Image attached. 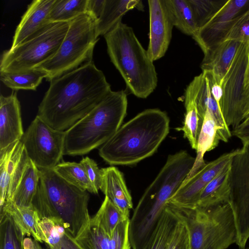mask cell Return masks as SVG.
Here are the masks:
<instances>
[{"mask_svg":"<svg viewBox=\"0 0 249 249\" xmlns=\"http://www.w3.org/2000/svg\"><path fill=\"white\" fill-rule=\"evenodd\" d=\"M111 90L103 71L89 62L50 81L36 116L53 129L66 131Z\"/></svg>","mask_w":249,"mask_h":249,"instance_id":"obj_1","label":"cell"},{"mask_svg":"<svg viewBox=\"0 0 249 249\" xmlns=\"http://www.w3.org/2000/svg\"><path fill=\"white\" fill-rule=\"evenodd\" d=\"M195 158L181 150L169 155L165 164L148 187L130 219L129 236L132 249H143L162 215L166 204L186 179Z\"/></svg>","mask_w":249,"mask_h":249,"instance_id":"obj_2","label":"cell"},{"mask_svg":"<svg viewBox=\"0 0 249 249\" xmlns=\"http://www.w3.org/2000/svg\"><path fill=\"white\" fill-rule=\"evenodd\" d=\"M167 114L147 109L124 124L99 150L100 156L110 165H128L152 155L169 132Z\"/></svg>","mask_w":249,"mask_h":249,"instance_id":"obj_3","label":"cell"},{"mask_svg":"<svg viewBox=\"0 0 249 249\" xmlns=\"http://www.w3.org/2000/svg\"><path fill=\"white\" fill-rule=\"evenodd\" d=\"M39 170L40 179L33 206L40 218L54 217L61 219L66 230L77 239L91 219L88 192L68 182L53 169Z\"/></svg>","mask_w":249,"mask_h":249,"instance_id":"obj_4","label":"cell"},{"mask_svg":"<svg viewBox=\"0 0 249 249\" xmlns=\"http://www.w3.org/2000/svg\"><path fill=\"white\" fill-rule=\"evenodd\" d=\"M104 37L110 60L127 89L137 97L147 98L157 86V74L132 28L121 21Z\"/></svg>","mask_w":249,"mask_h":249,"instance_id":"obj_5","label":"cell"},{"mask_svg":"<svg viewBox=\"0 0 249 249\" xmlns=\"http://www.w3.org/2000/svg\"><path fill=\"white\" fill-rule=\"evenodd\" d=\"M125 91L111 90L89 113L65 131L64 155H85L101 146L121 127L126 114Z\"/></svg>","mask_w":249,"mask_h":249,"instance_id":"obj_6","label":"cell"},{"mask_svg":"<svg viewBox=\"0 0 249 249\" xmlns=\"http://www.w3.org/2000/svg\"><path fill=\"white\" fill-rule=\"evenodd\" d=\"M167 205L186 225L190 249H227L236 243L237 229L229 203L209 207L187 208Z\"/></svg>","mask_w":249,"mask_h":249,"instance_id":"obj_7","label":"cell"},{"mask_svg":"<svg viewBox=\"0 0 249 249\" xmlns=\"http://www.w3.org/2000/svg\"><path fill=\"white\" fill-rule=\"evenodd\" d=\"M98 40L95 21L86 13L82 14L69 22L68 31L54 55L36 68L44 71L50 82L92 61Z\"/></svg>","mask_w":249,"mask_h":249,"instance_id":"obj_8","label":"cell"},{"mask_svg":"<svg viewBox=\"0 0 249 249\" xmlns=\"http://www.w3.org/2000/svg\"><path fill=\"white\" fill-rule=\"evenodd\" d=\"M69 27V22H51L41 32L18 46L5 51L0 72L16 73L34 69L53 57Z\"/></svg>","mask_w":249,"mask_h":249,"instance_id":"obj_9","label":"cell"},{"mask_svg":"<svg viewBox=\"0 0 249 249\" xmlns=\"http://www.w3.org/2000/svg\"><path fill=\"white\" fill-rule=\"evenodd\" d=\"M230 185L229 203L237 233L235 244L240 249H245L249 239V144L243 145L231 160Z\"/></svg>","mask_w":249,"mask_h":249,"instance_id":"obj_10","label":"cell"},{"mask_svg":"<svg viewBox=\"0 0 249 249\" xmlns=\"http://www.w3.org/2000/svg\"><path fill=\"white\" fill-rule=\"evenodd\" d=\"M65 131L55 130L36 116L20 139L39 169H53L64 155Z\"/></svg>","mask_w":249,"mask_h":249,"instance_id":"obj_11","label":"cell"},{"mask_svg":"<svg viewBox=\"0 0 249 249\" xmlns=\"http://www.w3.org/2000/svg\"><path fill=\"white\" fill-rule=\"evenodd\" d=\"M249 60V43H240L221 84L220 109L227 126L232 129L238 125L239 108Z\"/></svg>","mask_w":249,"mask_h":249,"instance_id":"obj_12","label":"cell"},{"mask_svg":"<svg viewBox=\"0 0 249 249\" xmlns=\"http://www.w3.org/2000/svg\"><path fill=\"white\" fill-rule=\"evenodd\" d=\"M239 149L224 153L205 165L191 178L184 180L168 202L184 208H195L206 186L228 164Z\"/></svg>","mask_w":249,"mask_h":249,"instance_id":"obj_13","label":"cell"},{"mask_svg":"<svg viewBox=\"0 0 249 249\" xmlns=\"http://www.w3.org/2000/svg\"><path fill=\"white\" fill-rule=\"evenodd\" d=\"M249 5V0L225 1L212 18L193 37L206 56L210 48L221 41L236 17Z\"/></svg>","mask_w":249,"mask_h":249,"instance_id":"obj_14","label":"cell"},{"mask_svg":"<svg viewBox=\"0 0 249 249\" xmlns=\"http://www.w3.org/2000/svg\"><path fill=\"white\" fill-rule=\"evenodd\" d=\"M149 12V44L147 52L152 61L165 54L174 26L165 0L148 1Z\"/></svg>","mask_w":249,"mask_h":249,"instance_id":"obj_15","label":"cell"},{"mask_svg":"<svg viewBox=\"0 0 249 249\" xmlns=\"http://www.w3.org/2000/svg\"><path fill=\"white\" fill-rule=\"evenodd\" d=\"M194 95L196 103L200 122L202 125L206 109L208 108L215 118L221 132V141L227 142L231 133L227 126L220 107L211 92V83L209 76L202 72L194 77L186 89Z\"/></svg>","mask_w":249,"mask_h":249,"instance_id":"obj_16","label":"cell"},{"mask_svg":"<svg viewBox=\"0 0 249 249\" xmlns=\"http://www.w3.org/2000/svg\"><path fill=\"white\" fill-rule=\"evenodd\" d=\"M55 0H35L28 6L18 25L11 48L34 36L51 22L48 18Z\"/></svg>","mask_w":249,"mask_h":249,"instance_id":"obj_17","label":"cell"},{"mask_svg":"<svg viewBox=\"0 0 249 249\" xmlns=\"http://www.w3.org/2000/svg\"><path fill=\"white\" fill-rule=\"evenodd\" d=\"M24 134L16 92L0 97V150L20 140Z\"/></svg>","mask_w":249,"mask_h":249,"instance_id":"obj_18","label":"cell"},{"mask_svg":"<svg viewBox=\"0 0 249 249\" xmlns=\"http://www.w3.org/2000/svg\"><path fill=\"white\" fill-rule=\"evenodd\" d=\"M240 44L235 40H224L212 46L202 62V72L221 85Z\"/></svg>","mask_w":249,"mask_h":249,"instance_id":"obj_19","label":"cell"},{"mask_svg":"<svg viewBox=\"0 0 249 249\" xmlns=\"http://www.w3.org/2000/svg\"><path fill=\"white\" fill-rule=\"evenodd\" d=\"M101 169L102 182L100 190L120 211L125 216H129L133 203L123 174L114 166Z\"/></svg>","mask_w":249,"mask_h":249,"instance_id":"obj_20","label":"cell"},{"mask_svg":"<svg viewBox=\"0 0 249 249\" xmlns=\"http://www.w3.org/2000/svg\"><path fill=\"white\" fill-rule=\"evenodd\" d=\"M220 141V128L216 124L213 114L207 108L197 140L195 162L185 179L191 178L205 165L206 163L204 160V154L217 147Z\"/></svg>","mask_w":249,"mask_h":249,"instance_id":"obj_21","label":"cell"},{"mask_svg":"<svg viewBox=\"0 0 249 249\" xmlns=\"http://www.w3.org/2000/svg\"><path fill=\"white\" fill-rule=\"evenodd\" d=\"M137 8L143 10L140 0H105L102 14L95 22V34L97 38L105 36L120 22L123 16L129 10Z\"/></svg>","mask_w":249,"mask_h":249,"instance_id":"obj_22","label":"cell"},{"mask_svg":"<svg viewBox=\"0 0 249 249\" xmlns=\"http://www.w3.org/2000/svg\"><path fill=\"white\" fill-rule=\"evenodd\" d=\"M231 164V162L203 189L196 207H209L229 202Z\"/></svg>","mask_w":249,"mask_h":249,"instance_id":"obj_23","label":"cell"},{"mask_svg":"<svg viewBox=\"0 0 249 249\" xmlns=\"http://www.w3.org/2000/svg\"><path fill=\"white\" fill-rule=\"evenodd\" d=\"M25 151L20 140L0 150V206L6 202L7 192Z\"/></svg>","mask_w":249,"mask_h":249,"instance_id":"obj_24","label":"cell"},{"mask_svg":"<svg viewBox=\"0 0 249 249\" xmlns=\"http://www.w3.org/2000/svg\"><path fill=\"white\" fill-rule=\"evenodd\" d=\"M39 179L40 170L29 159L18 181L11 202L19 207L32 206Z\"/></svg>","mask_w":249,"mask_h":249,"instance_id":"obj_25","label":"cell"},{"mask_svg":"<svg viewBox=\"0 0 249 249\" xmlns=\"http://www.w3.org/2000/svg\"><path fill=\"white\" fill-rule=\"evenodd\" d=\"M0 210V213H7L12 217L25 235L32 236L36 240L43 243L38 227V221L40 218L33 206L22 207L9 202L5 203Z\"/></svg>","mask_w":249,"mask_h":249,"instance_id":"obj_26","label":"cell"},{"mask_svg":"<svg viewBox=\"0 0 249 249\" xmlns=\"http://www.w3.org/2000/svg\"><path fill=\"white\" fill-rule=\"evenodd\" d=\"M165 2L174 26L187 35L196 36L199 29L188 0H165Z\"/></svg>","mask_w":249,"mask_h":249,"instance_id":"obj_27","label":"cell"},{"mask_svg":"<svg viewBox=\"0 0 249 249\" xmlns=\"http://www.w3.org/2000/svg\"><path fill=\"white\" fill-rule=\"evenodd\" d=\"M179 221L167 203L155 230L143 249H167Z\"/></svg>","mask_w":249,"mask_h":249,"instance_id":"obj_28","label":"cell"},{"mask_svg":"<svg viewBox=\"0 0 249 249\" xmlns=\"http://www.w3.org/2000/svg\"><path fill=\"white\" fill-rule=\"evenodd\" d=\"M46 76L44 71L36 68L16 73L0 72V81L14 90H36Z\"/></svg>","mask_w":249,"mask_h":249,"instance_id":"obj_29","label":"cell"},{"mask_svg":"<svg viewBox=\"0 0 249 249\" xmlns=\"http://www.w3.org/2000/svg\"><path fill=\"white\" fill-rule=\"evenodd\" d=\"M184 101L186 113L183 125L182 127L178 128L177 129L183 131L184 137L188 139L191 147L196 150L202 125L200 122L195 98L187 89H185Z\"/></svg>","mask_w":249,"mask_h":249,"instance_id":"obj_30","label":"cell"},{"mask_svg":"<svg viewBox=\"0 0 249 249\" xmlns=\"http://www.w3.org/2000/svg\"><path fill=\"white\" fill-rule=\"evenodd\" d=\"M0 214V249H24L25 235L8 213Z\"/></svg>","mask_w":249,"mask_h":249,"instance_id":"obj_31","label":"cell"},{"mask_svg":"<svg viewBox=\"0 0 249 249\" xmlns=\"http://www.w3.org/2000/svg\"><path fill=\"white\" fill-rule=\"evenodd\" d=\"M88 0H55L50 13V22H70L86 13Z\"/></svg>","mask_w":249,"mask_h":249,"instance_id":"obj_32","label":"cell"},{"mask_svg":"<svg viewBox=\"0 0 249 249\" xmlns=\"http://www.w3.org/2000/svg\"><path fill=\"white\" fill-rule=\"evenodd\" d=\"M53 169L56 173L71 184L83 190L95 194V190L80 162H60Z\"/></svg>","mask_w":249,"mask_h":249,"instance_id":"obj_33","label":"cell"},{"mask_svg":"<svg viewBox=\"0 0 249 249\" xmlns=\"http://www.w3.org/2000/svg\"><path fill=\"white\" fill-rule=\"evenodd\" d=\"M129 218L125 216L107 197L91 220L102 227L110 236L116 227L123 221Z\"/></svg>","mask_w":249,"mask_h":249,"instance_id":"obj_34","label":"cell"},{"mask_svg":"<svg viewBox=\"0 0 249 249\" xmlns=\"http://www.w3.org/2000/svg\"><path fill=\"white\" fill-rule=\"evenodd\" d=\"M76 240L85 249H111L110 236L91 219L87 228Z\"/></svg>","mask_w":249,"mask_h":249,"instance_id":"obj_35","label":"cell"},{"mask_svg":"<svg viewBox=\"0 0 249 249\" xmlns=\"http://www.w3.org/2000/svg\"><path fill=\"white\" fill-rule=\"evenodd\" d=\"M38 227L41 239L48 248H53L57 245L67 231L63 221L54 217L40 218Z\"/></svg>","mask_w":249,"mask_h":249,"instance_id":"obj_36","label":"cell"},{"mask_svg":"<svg viewBox=\"0 0 249 249\" xmlns=\"http://www.w3.org/2000/svg\"><path fill=\"white\" fill-rule=\"evenodd\" d=\"M195 22L199 28L204 26L219 10L225 1L209 0H187Z\"/></svg>","mask_w":249,"mask_h":249,"instance_id":"obj_37","label":"cell"},{"mask_svg":"<svg viewBox=\"0 0 249 249\" xmlns=\"http://www.w3.org/2000/svg\"><path fill=\"white\" fill-rule=\"evenodd\" d=\"M224 40H232L240 43H249V5L238 16L225 35Z\"/></svg>","mask_w":249,"mask_h":249,"instance_id":"obj_38","label":"cell"},{"mask_svg":"<svg viewBox=\"0 0 249 249\" xmlns=\"http://www.w3.org/2000/svg\"><path fill=\"white\" fill-rule=\"evenodd\" d=\"M130 218L121 222L110 235L111 249H131L129 228Z\"/></svg>","mask_w":249,"mask_h":249,"instance_id":"obj_39","label":"cell"},{"mask_svg":"<svg viewBox=\"0 0 249 249\" xmlns=\"http://www.w3.org/2000/svg\"><path fill=\"white\" fill-rule=\"evenodd\" d=\"M80 163L83 167L87 177L94 188L95 194H98L102 182V171L96 162L88 157L83 158Z\"/></svg>","mask_w":249,"mask_h":249,"instance_id":"obj_40","label":"cell"},{"mask_svg":"<svg viewBox=\"0 0 249 249\" xmlns=\"http://www.w3.org/2000/svg\"><path fill=\"white\" fill-rule=\"evenodd\" d=\"M167 249H190L188 231L185 224L180 220L176 226Z\"/></svg>","mask_w":249,"mask_h":249,"instance_id":"obj_41","label":"cell"},{"mask_svg":"<svg viewBox=\"0 0 249 249\" xmlns=\"http://www.w3.org/2000/svg\"><path fill=\"white\" fill-rule=\"evenodd\" d=\"M248 124H249V83L244 86L238 117V125Z\"/></svg>","mask_w":249,"mask_h":249,"instance_id":"obj_42","label":"cell"},{"mask_svg":"<svg viewBox=\"0 0 249 249\" xmlns=\"http://www.w3.org/2000/svg\"><path fill=\"white\" fill-rule=\"evenodd\" d=\"M105 2V0H88L86 14L96 22L102 14Z\"/></svg>","mask_w":249,"mask_h":249,"instance_id":"obj_43","label":"cell"},{"mask_svg":"<svg viewBox=\"0 0 249 249\" xmlns=\"http://www.w3.org/2000/svg\"><path fill=\"white\" fill-rule=\"evenodd\" d=\"M48 249H85L67 230L60 243Z\"/></svg>","mask_w":249,"mask_h":249,"instance_id":"obj_44","label":"cell"},{"mask_svg":"<svg viewBox=\"0 0 249 249\" xmlns=\"http://www.w3.org/2000/svg\"><path fill=\"white\" fill-rule=\"evenodd\" d=\"M231 133L241 141L243 145L249 144V124L239 125L231 130Z\"/></svg>","mask_w":249,"mask_h":249,"instance_id":"obj_45","label":"cell"},{"mask_svg":"<svg viewBox=\"0 0 249 249\" xmlns=\"http://www.w3.org/2000/svg\"><path fill=\"white\" fill-rule=\"evenodd\" d=\"M210 78L211 83L212 94L214 99H215V100L216 101V102H217V103L220 107V102L223 95V90L222 87L218 83L213 81L210 77Z\"/></svg>","mask_w":249,"mask_h":249,"instance_id":"obj_46","label":"cell"},{"mask_svg":"<svg viewBox=\"0 0 249 249\" xmlns=\"http://www.w3.org/2000/svg\"><path fill=\"white\" fill-rule=\"evenodd\" d=\"M24 249H43L39 242L30 237H25L23 241Z\"/></svg>","mask_w":249,"mask_h":249,"instance_id":"obj_47","label":"cell"},{"mask_svg":"<svg viewBox=\"0 0 249 249\" xmlns=\"http://www.w3.org/2000/svg\"><path fill=\"white\" fill-rule=\"evenodd\" d=\"M245 249H249V247L247 248H245Z\"/></svg>","mask_w":249,"mask_h":249,"instance_id":"obj_48","label":"cell"},{"mask_svg":"<svg viewBox=\"0 0 249 249\" xmlns=\"http://www.w3.org/2000/svg\"></svg>","mask_w":249,"mask_h":249,"instance_id":"obj_49","label":"cell"}]
</instances>
